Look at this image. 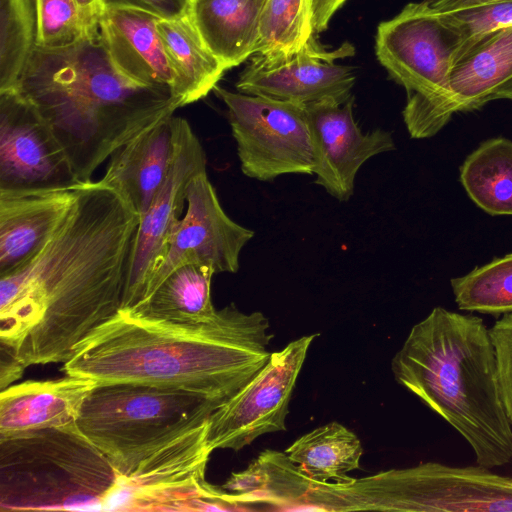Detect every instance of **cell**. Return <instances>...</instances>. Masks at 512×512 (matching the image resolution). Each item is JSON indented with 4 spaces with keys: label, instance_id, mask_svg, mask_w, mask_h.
<instances>
[{
    "label": "cell",
    "instance_id": "1",
    "mask_svg": "<svg viewBox=\"0 0 512 512\" xmlns=\"http://www.w3.org/2000/svg\"><path fill=\"white\" fill-rule=\"evenodd\" d=\"M140 215L115 191L80 183L46 245L0 276V343L26 365L66 362L122 308Z\"/></svg>",
    "mask_w": 512,
    "mask_h": 512
},
{
    "label": "cell",
    "instance_id": "2",
    "mask_svg": "<svg viewBox=\"0 0 512 512\" xmlns=\"http://www.w3.org/2000/svg\"><path fill=\"white\" fill-rule=\"evenodd\" d=\"M268 318L231 303L206 323L183 324L119 309L64 362L63 372L101 383L186 390L223 404L267 363Z\"/></svg>",
    "mask_w": 512,
    "mask_h": 512
},
{
    "label": "cell",
    "instance_id": "3",
    "mask_svg": "<svg viewBox=\"0 0 512 512\" xmlns=\"http://www.w3.org/2000/svg\"><path fill=\"white\" fill-rule=\"evenodd\" d=\"M48 124L81 183L127 142L181 107L170 88L138 84L111 62L100 36L36 45L16 86Z\"/></svg>",
    "mask_w": 512,
    "mask_h": 512
},
{
    "label": "cell",
    "instance_id": "4",
    "mask_svg": "<svg viewBox=\"0 0 512 512\" xmlns=\"http://www.w3.org/2000/svg\"><path fill=\"white\" fill-rule=\"evenodd\" d=\"M399 384L451 425L485 468L512 461V424L489 329L472 314L435 307L391 363Z\"/></svg>",
    "mask_w": 512,
    "mask_h": 512
},
{
    "label": "cell",
    "instance_id": "5",
    "mask_svg": "<svg viewBox=\"0 0 512 512\" xmlns=\"http://www.w3.org/2000/svg\"><path fill=\"white\" fill-rule=\"evenodd\" d=\"M119 474L76 424L0 436V510L114 511Z\"/></svg>",
    "mask_w": 512,
    "mask_h": 512
},
{
    "label": "cell",
    "instance_id": "6",
    "mask_svg": "<svg viewBox=\"0 0 512 512\" xmlns=\"http://www.w3.org/2000/svg\"><path fill=\"white\" fill-rule=\"evenodd\" d=\"M311 501L318 511L507 512L512 477L480 465L427 462L347 483L317 482Z\"/></svg>",
    "mask_w": 512,
    "mask_h": 512
},
{
    "label": "cell",
    "instance_id": "7",
    "mask_svg": "<svg viewBox=\"0 0 512 512\" xmlns=\"http://www.w3.org/2000/svg\"><path fill=\"white\" fill-rule=\"evenodd\" d=\"M222 404L204 395L140 383H101L85 399L76 426L119 475Z\"/></svg>",
    "mask_w": 512,
    "mask_h": 512
},
{
    "label": "cell",
    "instance_id": "8",
    "mask_svg": "<svg viewBox=\"0 0 512 512\" xmlns=\"http://www.w3.org/2000/svg\"><path fill=\"white\" fill-rule=\"evenodd\" d=\"M208 419L169 439L132 471L119 475L114 511L237 510L224 500L222 488L205 481L212 453L206 440Z\"/></svg>",
    "mask_w": 512,
    "mask_h": 512
},
{
    "label": "cell",
    "instance_id": "9",
    "mask_svg": "<svg viewBox=\"0 0 512 512\" xmlns=\"http://www.w3.org/2000/svg\"><path fill=\"white\" fill-rule=\"evenodd\" d=\"M227 107L241 171L271 181L285 174H313L306 104L232 92L215 86Z\"/></svg>",
    "mask_w": 512,
    "mask_h": 512
},
{
    "label": "cell",
    "instance_id": "10",
    "mask_svg": "<svg viewBox=\"0 0 512 512\" xmlns=\"http://www.w3.org/2000/svg\"><path fill=\"white\" fill-rule=\"evenodd\" d=\"M459 46L455 28L423 0L379 24L375 51L391 78L406 89L408 104L432 105L449 94Z\"/></svg>",
    "mask_w": 512,
    "mask_h": 512
},
{
    "label": "cell",
    "instance_id": "11",
    "mask_svg": "<svg viewBox=\"0 0 512 512\" xmlns=\"http://www.w3.org/2000/svg\"><path fill=\"white\" fill-rule=\"evenodd\" d=\"M316 335L302 336L271 352L267 363L209 417L207 444L239 451L256 438L286 430L293 390Z\"/></svg>",
    "mask_w": 512,
    "mask_h": 512
},
{
    "label": "cell",
    "instance_id": "12",
    "mask_svg": "<svg viewBox=\"0 0 512 512\" xmlns=\"http://www.w3.org/2000/svg\"><path fill=\"white\" fill-rule=\"evenodd\" d=\"M174 155L168 174L146 211L140 216L123 295L122 308L143 300L162 264L170 235L181 219L188 186L206 171L204 149L188 121L173 115Z\"/></svg>",
    "mask_w": 512,
    "mask_h": 512
},
{
    "label": "cell",
    "instance_id": "13",
    "mask_svg": "<svg viewBox=\"0 0 512 512\" xmlns=\"http://www.w3.org/2000/svg\"><path fill=\"white\" fill-rule=\"evenodd\" d=\"M80 183L34 105L17 89L0 92V192L72 188Z\"/></svg>",
    "mask_w": 512,
    "mask_h": 512
},
{
    "label": "cell",
    "instance_id": "14",
    "mask_svg": "<svg viewBox=\"0 0 512 512\" xmlns=\"http://www.w3.org/2000/svg\"><path fill=\"white\" fill-rule=\"evenodd\" d=\"M354 47L344 42L328 50L314 35L298 50L266 56L256 53L240 74V93L302 104L333 99L344 103L355 84L352 67L337 60L352 56Z\"/></svg>",
    "mask_w": 512,
    "mask_h": 512
},
{
    "label": "cell",
    "instance_id": "15",
    "mask_svg": "<svg viewBox=\"0 0 512 512\" xmlns=\"http://www.w3.org/2000/svg\"><path fill=\"white\" fill-rule=\"evenodd\" d=\"M186 204V212L170 235L165 258L143 300L170 272L184 264L209 266L215 274L236 273L241 250L254 236L252 230L225 213L207 172L196 175L189 184Z\"/></svg>",
    "mask_w": 512,
    "mask_h": 512
},
{
    "label": "cell",
    "instance_id": "16",
    "mask_svg": "<svg viewBox=\"0 0 512 512\" xmlns=\"http://www.w3.org/2000/svg\"><path fill=\"white\" fill-rule=\"evenodd\" d=\"M353 106V95L344 103L324 99L306 104L315 183L339 201L351 198L356 175L368 159L395 149L391 132L360 129Z\"/></svg>",
    "mask_w": 512,
    "mask_h": 512
},
{
    "label": "cell",
    "instance_id": "17",
    "mask_svg": "<svg viewBox=\"0 0 512 512\" xmlns=\"http://www.w3.org/2000/svg\"><path fill=\"white\" fill-rule=\"evenodd\" d=\"M512 79V26L486 36L455 64L448 96L432 105H407L403 119L412 138H429L452 115L472 111L491 101L493 93Z\"/></svg>",
    "mask_w": 512,
    "mask_h": 512
},
{
    "label": "cell",
    "instance_id": "18",
    "mask_svg": "<svg viewBox=\"0 0 512 512\" xmlns=\"http://www.w3.org/2000/svg\"><path fill=\"white\" fill-rule=\"evenodd\" d=\"M76 187L0 192V276L26 264L46 245L70 209Z\"/></svg>",
    "mask_w": 512,
    "mask_h": 512
},
{
    "label": "cell",
    "instance_id": "19",
    "mask_svg": "<svg viewBox=\"0 0 512 512\" xmlns=\"http://www.w3.org/2000/svg\"><path fill=\"white\" fill-rule=\"evenodd\" d=\"M160 18L128 8H104L101 42L114 67L142 85L172 90L173 77L158 32Z\"/></svg>",
    "mask_w": 512,
    "mask_h": 512
},
{
    "label": "cell",
    "instance_id": "20",
    "mask_svg": "<svg viewBox=\"0 0 512 512\" xmlns=\"http://www.w3.org/2000/svg\"><path fill=\"white\" fill-rule=\"evenodd\" d=\"M96 384L67 375L54 380H28L1 390L0 436L76 424Z\"/></svg>",
    "mask_w": 512,
    "mask_h": 512
},
{
    "label": "cell",
    "instance_id": "21",
    "mask_svg": "<svg viewBox=\"0 0 512 512\" xmlns=\"http://www.w3.org/2000/svg\"><path fill=\"white\" fill-rule=\"evenodd\" d=\"M172 118L161 119L113 153L98 181L119 194L140 216L162 186L172 163Z\"/></svg>",
    "mask_w": 512,
    "mask_h": 512
},
{
    "label": "cell",
    "instance_id": "22",
    "mask_svg": "<svg viewBox=\"0 0 512 512\" xmlns=\"http://www.w3.org/2000/svg\"><path fill=\"white\" fill-rule=\"evenodd\" d=\"M267 0H191L190 16L210 51L227 69L257 51Z\"/></svg>",
    "mask_w": 512,
    "mask_h": 512
},
{
    "label": "cell",
    "instance_id": "23",
    "mask_svg": "<svg viewBox=\"0 0 512 512\" xmlns=\"http://www.w3.org/2000/svg\"><path fill=\"white\" fill-rule=\"evenodd\" d=\"M314 481L286 453L264 450L249 466L234 472L221 486L224 499L239 506L268 503L281 510H304Z\"/></svg>",
    "mask_w": 512,
    "mask_h": 512
},
{
    "label": "cell",
    "instance_id": "24",
    "mask_svg": "<svg viewBox=\"0 0 512 512\" xmlns=\"http://www.w3.org/2000/svg\"><path fill=\"white\" fill-rule=\"evenodd\" d=\"M158 32L172 73V92L181 107L204 98L226 71L199 34L190 13L160 19Z\"/></svg>",
    "mask_w": 512,
    "mask_h": 512
},
{
    "label": "cell",
    "instance_id": "25",
    "mask_svg": "<svg viewBox=\"0 0 512 512\" xmlns=\"http://www.w3.org/2000/svg\"><path fill=\"white\" fill-rule=\"evenodd\" d=\"M214 270L200 264H184L172 272L143 301L132 308L150 318L183 324L213 320L217 311L211 300Z\"/></svg>",
    "mask_w": 512,
    "mask_h": 512
},
{
    "label": "cell",
    "instance_id": "26",
    "mask_svg": "<svg viewBox=\"0 0 512 512\" xmlns=\"http://www.w3.org/2000/svg\"><path fill=\"white\" fill-rule=\"evenodd\" d=\"M285 453L315 482L347 483L353 480L348 472L360 467L363 447L356 434L334 421L304 434Z\"/></svg>",
    "mask_w": 512,
    "mask_h": 512
},
{
    "label": "cell",
    "instance_id": "27",
    "mask_svg": "<svg viewBox=\"0 0 512 512\" xmlns=\"http://www.w3.org/2000/svg\"><path fill=\"white\" fill-rule=\"evenodd\" d=\"M460 180L470 199L490 215H512V141H484L463 162Z\"/></svg>",
    "mask_w": 512,
    "mask_h": 512
},
{
    "label": "cell",
    "instance_id": "28",
    "mask_svg": "<svg viewBox=\"0 0 512 512\" xmlns=\"http://www.w3.org/2000/svg\"><path fill=\"white\" fill-rule=\"evenodd\" d=\"M460 310L493 316L512 313V253L451 279Z\"/></svg>",
    "mask_w": 512,
    "mask_h": 512
},
{
    "label": "cell",
    "instance_id": "29",
    "mask_svg": "<svg viewBox=\"0 0 512 512\" xmlns=\"http://www.w3.org/2000/svg\"><path fill=\"white\" fill-rule=\"evenodd\" d=\"M31 0H0V92L16 88L36 47Z\"/></svg>",
    "mask_w": 512,
    "mask_h": 512
},
{
    "label": "cell",
    "instance_id": "30",
    "mask_svg": "<svg viewBox=\"0 0 512 512\" xmlns=\"http://www.w3.org/2000/svg\"><path fill=\"white\" fill-rule=\"evenodd\" d=\"M314 33L312 0H267L256 53L273 56L296 51Z\"/></svg>",
    "mask_w": 512,
    "mask_h": 512
},
{
    "label": "cell",
    "instance_id": "31",
    "mask_svg": "<svg viewBox=\"0 0 512 512\" xmlns=\"http://www.w3.org/2000/svg\"><path fill=\"white\" fill-rule=\"evenodd\" d=\"M34 6L37 46L60 49L87 38L75 0H34Z\"/></svg>",
    "mask_w": 512,
    "mask_h": 512
},
{
    "label": "cell",
    "instance_id": "32",
    "mask_svg": "<svg viewBox=\"0 0 512 512\" xmlns=\"http://www.w3.org/2000/svg\"><path fill=\"white\" fill-rule=\"evenodd\" d=\"M443 14L460 38L456 62L486 36L512 26V1ZM456 64V63H455Z\"/></svg>",
    "mask_w": 512,
    "mask_h": 512
},
{
    "label": "cell",
    "instance_id": "33",
    "mask_svg": "<svg viewBox=\"0 0 512 512\" xmlns=\"http://www.w3.org/2000/svg\"><path fill=\"white\" fill-rule=\"evenodd\" d=\"M489 334L495 349L503 402L512 424V313L497 320L489 328Z\"/></svg>",
    "mask_w": 512,
    "mask_h": 512
},
{
    "label": "cell",
    "instance_id": "34",
    "mask_svg": "<svg viewBox=\"0 0 512 512\" xmlns=\"http://www.w3.org/2000/svg\"><path fill=\"white\" fill-rule=\"evenodd\" d=\"M104 8L141 10L160 19H174L188 14L191 0H102Z\"/></svg>",
    "mask_w": 512,
    "mask_h": 512
},
{
    "label": "cell",
    "instance_id": "35",
    "mask_svg": "<svg viewBox=\"0 0 512 512\" xmlns=\"http://www.w3.org/2000/svg\"><path fill=\"white\" fill-rule=\"evenodd\" d=\"M26 365L20 360L17 352L0 343V388L11 386L23 374Z\"/></svg>",
    "mask_w": 512,
    "mask_h": 512
},
{
    "label": "cell",
    "instance_id": "36",
    "mask_svg": "<svg viewBox=\"0 0 512 512\" xmlns=\"http://www.w3.org/2000/svg\"><path fill=\"white\" fill-rule=\"evenodd\" d=\"M87 38L99 37V23L104 11L102 0H75Z\"/></svg>",
    "mask_w": 512,
    "mask_h": 512
},
{
    "label": "cell",
    "instance_id": "37",
    "mask_svg": "<svg viewBox=\"0 0 512 512\" xmlns=\"http://www.w3.org/2000/svg\"><path fill=\"white\" fill-rule=\"evenodd\" d=\"M346 0H312L313 27L315 33L323 32L334 13L343 5Z\"/></svg>",
    "mask_w": 512,
    "mask_h": 512
},
{
    "label": "cell",
    "instance_id": "38",
    "mask_svg": "<svg viewBox=\"0 0 512 512\" xmlns=\"http://www.w3.org/2000/svg\"><path fill=\"white\" fill-rule=\"evenodd\" d=\"M435 12L450 13L512 0H424Z\"/></svg>",
    "mask_w": 512,
    "mask_h": 512
},
{
    "label": "cell",
    "instance_id": "39",
    "mask_svg": "<svg viewBox=\"0 0 512 512\" xmlns=\"http://www.w3.org/2000/svg\"><path fill=\"white\" fill-rule=\"evenodd\" d=\"M508 99L512 101V79L500 86L492 95L491 100Z\"/></svg>",
    "mask_w": 512,
    "mask_h": 512
},
{
    "label": "cell",
    "instance_id": "40",
    "mask_svg": "<svg viewBox=\"0 0 512 512\" xmlns=\"http://www.w3.org/2000/svg\"><path fill=\"white\" fill-rule=\"evenodd\" d=\"M426 1H431V0H426Z\"/></svg>",
    "mask_w": 512,
    "mask_h": 512
}]
</instances>
